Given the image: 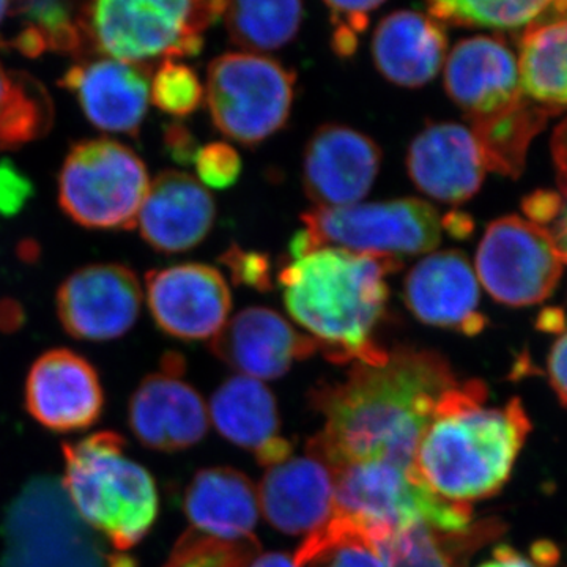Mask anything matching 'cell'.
<instances>
[{
  "label": "cell",
  "mask_w": 567,
  "mask_h": 567,
  "mask_svg": "<svg viewBox=\"0 0 567 567\" xmlns=\"http://www.w3.org/2000/svg\"><path fill=\"white\" fill-rule=\"evenodd\" d=\"M293 563L298 567H386L371 533L342 513L306 536Z\"/></svg>",
  "instance_id": "33"
},
{
  "label": "cell",
  "mask_w": 567,
  "mask_h": 567,
  "mask_svg": "<svg viewBox=\"0 0 567 567\" xmlns=\"http://www.w3.org/2000/svg\"><path fill=\"white\" fill-rule=\"evenodd\" d=\"M522 210L529 223L550 229L558 219L566 216L565 196L554 189H537L522 200Z\"/></svg>",
  "instance_id": "41"
},
{
  "label": "cell",
  "mask_w": 567,
  "mask_h": 567,
  "mask_svg": "<svg viewBox=\"0 0 567 567\" xmlns=\"http://www.w3.org/2000/svg\"><path fill=\"white\" fill-rule=\"evenodd\" d=\"M440 224H442V229H445L447 234L453 235V237L458 238V240L472 235L473 227H475L470 215L462 212L447 213L445 218L440 219Z\"/></svg>",
  "instance_id": "44"
},
{
  "label": "cell",
  "mask_w": 567,
  "mask_h": 567,
  "mask_svg": "<svg viewBox=\"0 0 567 567\" xmlns=\"http://www.w3.org/2000/svg\"><path fill=\"white\" fill-rule=\"evenodd\" d=\"M486 401L481 380L457 383L440 399L417 443V476L450 502L470 505L498 492L532 431L520 399L502 409H488Z\"/></svg>",
  "instance_id": "3"
},
{
  "label": "cell",
  "mask_w": 567,
  "mask_h": 567,
  "mask_svg": "<svg viewBox=\"0 0 567 567\" xmlns=\"http://www.w3.org/2000/svg\"><path fill=\"white\" fill-rule=\"evenodd\" d=\"M145 298L156 327L186 342L215 338L233 309V295L224 275L205 264L148 271Z\"/></svg>",
  "instance_id": "13"
},
{
  "label": "cell",
  "mask_w": 567,
  "mask_h": 567,
  "mask_svg": "<svg viewBox=\"0 0 567 567\" xmlns=\"http://www.w3.org/2000/svg\"><path fill=\"white\" fill-rule=\"evenodd\" d=\"M565 264L566 252L546 227L511 215L488 224L477 246L475 274L498 303L525 308L554 293Z\"/></svg>",
  "instance_id": "11"
},
{
  "label": "cell",
  "mask_w": 567,
  "mask_h": 567,
  "mask_svg": "<svg viewBox=\"0 0 567 567\" xmlns=\"http://www.w3.org/2000/svg\"><path fill=\"white\" fill-rule=\"evenodd\" d=\"M13 13L21 18V32L11 47L28 58L43 52L78 54L84 48L85 33L73 0H13Z\"/></svg>",
  "instance_id": "32"
},
{
  "label": "cell",
  "mask_w": 567,
  "mask_h": 567,
  "mask_svg": "<svg viewBox=\"0 0 567 567\" xmlns=\"http://www.w3.org/2000/svg\"><path fill=\"white\" fill-rule=\"evenodd\" d=\"M440 213L434 205L405 197L346 207H315L301 215L312 251L336 246L368 256H416L442 240Z\"/></svg>",
  "instance_id": "10"
},
{
  "label": "cell",
  "mask_w": 567,
  "mask_h": 567,
  "mask_svg": "<svg viewBox=\"0 0 567 567\" xmlns=\"http://www.w3.org/2000/svg\"><path fill=\"white\" fill-rule=\"evenodd\" d=\"M406 171L417 189L439 203L472 199L486 178V166L472 130L453 122L431 123L406 153Z\"/></svg>",
  "instance_id": "20"
},
{
  "label": "cell",
  "mask_w": 567,
  "mask_h": 567,
  "mask_svg": "<svg viewBox=\"0 0 567 567\" xmlns=\"http://www.w3.org/2000/svg\"><path fill=\"white\" fill-rule=\"evenodd\" d=\"M334 24L333 47L341 55H352L358 35L368 28L369 14L386 0H323Z\"/></svg>",
  "instance_id": "37"
},
{
  "label": "cell",
  "mask_w": 567,
  "mask_h": 567,
  "mask_svg": "<svg viewBox=\"0 0 567 567\" xmlns=\"http://www.w3.org/2000/svg\"><path fill=\"white\" fill-rule=\"evenodd\" d=\"M227 32L241 50L270 52L281 50L300 31L303 20L301 0H227Z\"/></svg>",
  "instance_id": "31"
},
{
  "label": "cell",
  "mask_w": 567,
  "mask_h": 567,
  "mask_svg": "<svg viewBox=\"0 0 567 567\" xmlns=\"http://www.w3.org/2000/svg\"><path fill=\"white\" fill-rule=\"evenodd\" d=\"M480 567H533L529 565L528 559L518 555L517 551H514L513 548L502 546L495 548L494 558L488 559V561L484 563Z\"/></svg>",
  "instance_id": "47"
},
{
  "label": "cell",
  "mask_w": 567,
  "mask_h": 567,
  "mask_svg": "<svg viewBox=\"0 0 567 567\" xmlns=\"http://www.w3.org/2000/svg\"><path fill=\"white\" fill-rule=\"evenodd\" d=\"M200 183L213 189H227L241 174V158L233 145L212 142L200 147L194 158Z\"/></svg>",
  "instance_id": "38"
},
{
  "label": "cell",
  "mask_w": 567,
  "mask_h": 567,
  "mask_svg": "<svg viewBox=\"0 0 567 567\" xmlns=\"http://www.w3.org/2000/svg\"><path fill=\"white\" fill-rule=\"evenodd\" d=\"M215 219V200L203 183L169 169L148 185L136 226L153 251L181 254L203 244Z\"/></svg>",
  "instance_id": "22"
},
{
  "label": "cell",
  "mask_w": 567,
  "mask_h": 567,
  "mask_svg": "<svg viewBox=\"0 0 567 567\" xmlns=\"http://www.w3.org/2000/svg\"><path fill=\"white\" fill-rule=\"evenodd\" d=\"M207 409L219 434L252 451L260 465L268 468L292 456V446L279 436L275 395L260 380L246 375L226 380Z\"/></svg>",
  "instance_id": "24"
},
{
  "label": "cell",
  "mask_w": 567,
  "mask_h": 567,
  "mask_svg": "<svg viewBox=\"0 0 567 567\" xmlns=\"http://www.w3.org/2000/svg\"><path fill=\"white\" fill-rule=\"evenodd\" d=\"M219 260L230 271L235 286L251 287L259 292H268L274 287L270 257L267 254L246 251L240 246L233 245Z\"/></svg>",
  "instance_id": "39"
},
{
  "label": "cell",
  "mask_w": 567,
  "mask_h": 567,
  "mask_svg": "<svg viewBox=\"0 0 567 567\" xmlns=\"http://www.w3.org/2000/svg\"><path fill=\"white\" fill-rule=\"evenodd\" d=\"M25 410L52 432H78L99 423L104 391L99 372L70 349H52L37 358L25 379Z\"/></svg>",
  "instance_id": "15"
},
{
  "label": "cell",
  "mask_w": 567,
  "mask_h": 567,
  "mask_svg": "<svg viewBox=\"0 0 567 567\" xmlns=\"http://www.w3.org/2000/svg\"><path fill=\"white\" fill-rule=\"evenodd\" d=\"M204 87L192 66L164 61L151 80V102L173 117H188L204 102Z\"/></svg>",
  "instance_id": "36"
},
{
  "label": "cell",
  "mask_w": 567,
  "mask_h": 567,
  "mask_svg": "<svg viewBox=\"0 0 567 567\" xmlns=\"http://www.w3.org/2000/svg\"><path fill=\"white\" fill-rule=\"evenodd\" d=\"M11 0H0V24L6 20L7 14L10 13Z\"/></svg>",
  "instance_id": "50"
},
{
  "label": "cell",
  "mask_w": 567,
  "mask_h": 567,
  "mask_svg": "<svg viewBox=\"0 0 567 567\" xmlns=\"http://www.w3.org/2000/svg\"><path fill=\"white\" fill-rule=\"evenodd\" d=\"M24 316L20 306L13 303V301H2L0 303V330L13 331L18 327H21Z\"/></svg>",
  "instance_id": "48"
},
{
  "label": "cell",
  "mask_w": 567,
  "mask_h": 567,
  "mask_svg": "<svg viewBox=\"0 0 567 567\" xmlns=\"http://www.w3.org/2000/svg\"><path fill=\"white\" fill-rule=\"evenodd\" d=\"M151 178L141 156L110 137L71 145L58 182V199L71 221L91 230L136 227Z\"/></svg>",
  "instance_id": "7"
},
{
  "label": "cell",
  "mask_w": 567,
  "mask_h": 567,
  "mask_svg": "<svg viewBox=\"0 0 567 567\" xmlns=\"http://www.w3.org/2000/svg\"><path fill=\"white\" fill-rule=\"evenodd\" d=\"M125 439L103 431L62 446V486L71 505L115 550L136 547L158 517V488L125 454Z\"/></svg>",
  "instance_id": "4"
},
{
  "label": "cell",
  "mask_w": 567,
  "mask_h": 567,
  "mask_svg": "<svg viewBox=\"0 0 567 567\" xmlns=\"http://www.w3.org/2000/svg\"><path fill=\"white\" fill-rule=\"evenodd\" d=\"M333 472L336 513L354 518L369 533L416 524L442 532L472 527V506L434 494L413 465L371 461L342 465Z\"/></svg>",
  "instance_id": "8"
},
{
  "label": "cell",
  "mask_w": 567,
  "mask_h": 567,
  "mask_svg": "<svg viewBox=\"0 0 567 567\" xmlns=\"http://www.w3.org/2000/svg\"><path fill=\"white\" fill-rule=\"evenodd\" d=\"M163 144L166 155L181 166L194 164V158L200 148L192 130L181 122H171L164 126Z\"/></svg>",
  "instance_id": "42"
},
{
  "label": "cell",
  "mask_w": 567,
  "mask_h": 567,
  "mask_svg": "<svg viewBox=\"0 0 567 567\" xmlns=\"http://www.w3.org/2000/svg\"><path fill=\"white\" fill-rule=\"evenodd\" d=\"M204 92L218 132L252 147L289 121L295 74L267 55L229 52L208 66Z\"/></svg>",
  "instance_id": "9"
},
{
  "label": "cell",
  "mask_w": 567,
  "mask_h": 567,
  "mask_svg": "<svg viewBox=\"0 0 567 567\" xmlns=\"http://www.w3.org/2000/svg\"><path fill=\"white\" fill-rule=\"evenodd\" d=\"M566 334H559L557 341L548 352L547 374L548 382L558 395L559 404H566Z\"/></svg>",
  "instance_id": "43"
},
{
  "label": "cell",
  "mask_w": 567,
  "mask_h": 567,
  "mask_svg": "<svg viewBox=\"0 0 567 567\" xmlns=\"http://www.w3.org/2000/svg\"><path fill=\"white\" fill-rule=\"evenodd\" d=\"M406 308L425 324L480 334L487 327L477 311L480 284L468 257L458 249L429 254L406 275Z\"/></svg>",
  "instance_id": "17"
},
{
  "label": "cell",
  "mask_w": 567,
  "mask_h": 567,
  "mask_svg": "<svg viewBox=\"0 0 567 567\" xmlns=\"http://www.w3.org/2000/svg\"><path fill=\"white\" fill-rule=\"evenodd\" d=\"M11 2H13V0H11Z\"/></svg>",
  "instance_id": "51"
},
{
  "label": "cell",
  "mask_w": 567,
  "mask_h": 567,
  "mask_svg": "<svg viewBox=\"0 0 567 567\" xmlns=\"http://www.w3.org/2000/svg\"><path fill=\"white\" fill-rule=\"evenodd\" d=\"M260 513L279 532L311 533L336 513L334 472L308 453L268 466L257 487Z\"/></svg>",
  "instance_id": "23"
},
{
  "label": "cell",
  "mask_w": 567,
  "mask_h": 567,
  "mask_svg": "<svg viewBox=\"0 0 567 567\" xmlns=\"http://www.w3.org/2000/svg\"><path fill=\"white\" fill-rule=\"evenodd\" d=\"M35 186L29 175L9 158L0 159V216L13 218L31 203Z\"/></svg>",
  "instance_id": "40"
},
{
  "label": "cell",
  "mask_w": 567,
  "mask_h": 567,
  "mask_svg": "<svg viewBox=\"0 0 567 567\" xmlns=\"http://www.w3.org/2000/svg\"><path fill=\"white\" fill-rule=\"evenodd\" d=\"M210 350L240 375L271 380L286 374L295 361L311 357L317 344L278 312L248 308L224 324L212 339Z\"/></svg>",
  "instance_id": "21"
},
{
  "label": "cell",
  "mask_w": 567,
  "mask_h": 567,
  "mask_svg": "<svg viewBox=\"0 0 567 567\" xmlns=\"http://www.w3.org/2000/svg\"><path fill=\"white\" fill-rule=\"evenodd\" d=\"M259 548L254 536L224 539L188 528L178 537L163 567H248Z\"/></svg>",
  "instance_id": "35"
},
{
  "label": "cell",
  "mask_w": 567,
  "mask_h": 567,
  "mask_svg": "<svg viewBox=\"0 0 567 567\" xmlns=\"http://www.w3.org/2000/svg\"><path fill=\"white\" fill-rule=\"evenodd\" d=\"M566 40L565 17L537 21L525 29L517 59L522 92L554 115L567 102Z\"/></svg>",
  "instance_id": "29"
},
{
  "label": "cell",
  "mask_w": 567,
  "mask_h": 567,
  "mask_svg": "<svg viewBox=\"0 0 567 567\" xmlns=\"http://www.w3.org/2000/svg\"><path fill=\"white\" fill-rule=\"evenodd\" d=\"M372 55L377 70L399 87H423L445 65L447 35L435 18L402 10L375 29Z\"/></svg>",
  "instance_id": "25"
},
{
  "label": "cell",
  "mask_w": 567,
  "mask_h": 567,
  "mask_svg": "<svg viewBox=\"0 0 567 567\" xmlns=\"http://www.w3.org/2000/svg\"><path fill=\"white\" fill-rule=\"evenodd\" d=\"M248 567H298L293 563V558L287 557L284 554H271L257 555L256 558L249 563Z\"/></svg>",
  "instance_id": "49"
},
{
  "label": "cell",
  "mask_w": 567,
  "mask_h": 567,
  "mask_svg": "<svg viewBox=\"0 0 567 567\" xmlns=\"http://www.w3.org/2000/svg\"><path fill=\"white\" fill-rule=\"evenodd\" d=\"M162 365V371L142 380L130 399L128 425L148 450L175 453L197 445L207 435L210 417L200 394L182 380L181 354H164Z\"/></svg>",
  "instance_id": "14"
},
{
  "label": "cell",
  "mask_w": 567,
  "mask_h": 567,
  "mask_svg": "<svg viewBox=\"0 0 567 567\" xmlns=\"http://www.w3.org/2000/svg\"><path fill=\"white\" fill-rule=\"evenodd\" d=\"M0 567H136L82 520L62 481L32 477L6 507Z\"/></svg>",
  "instance_id": "5"
},
{
  "label": "cell",
  "mask_w": 567,
  "mask_h": 567,
  "mask_svg": "<svg viewBox=\"0 0 567 567\" xmlns=\"http://www.w3.org/2000/svg\"><path fill=\"white\" fill-rule=\"evenodd\" d=\"M382 151L371 137L346 125L320 126L305 151L303 186L316 207H346L371 192Z\"/></svg>",
  "instance_id": "16"
},
{
  "label": "cell",
  "mask_w": 567,
  "mask_h": 567,
  "mask_svg": "<svg viewBox=\"0 0 567 567\" xmlns=\"http://www.w3.org/2000/svg\"><path fill=\"white\" fill-rule=\"evenodd\" d=\"M498 532L492 522L465 532H442L416 524L371 536L386 567H465L475 548Z\"/></svg>",
  "instance_id": "27"
},
{
  "label": "cell",
  "mask_w": 567,
  "mask_h": 567,
  "mask_svg": "<svg viewBox=\"0 0 567 567\" xmlns=\"http://www.w3.org/2000/svg\"><path fill=\"white\" fill-rule=\"evenodd\" d=\"M536 328L543 333H565V312L561 308H547L536 320Z\"/></svg>",
  "instance_id": "46"
},
{
  "label": "cell",
  "mask_w": 567,
  "mask_h": 567,
  "mask_svg": "<svg viewBox=\"0 0 567 567\" xmlns=\"http://www.w3.org/2000/svg\"><path fill=\"white\" fill-rule=\"evenodd\" d=\"M54 106L35 78L7 71L0 63V152L18 151L47 136Z\"/></svg>",
  "instance_id": "30"
},
{
  "label": "cell",
  "mask_w": 567,
  "mask_h": 567,
  "mask_svg": "<svg viewBox=\"0 0 567 567\" xmlns=\"http://www.w3.org/2000/svg\"><path fill=\"white\" fill-rule=\"evenodd\" d=\"M185 513L192 528L224 539L254 536L259 496L249 477L229 466L205 468L186 488Z\"/></svg>",
  "instance_id": "26"
},
{
  "label": "cell",
  "mask_w": 567,
  "mask_h": 567,
  "mask_svg": "<svg viewBox=\"0 0 567 567\" xmlns=\"http://www.w3.org/2000/svg\"><path fill=\"white\" fill-rule=\"evenodd\" d=\"M227 0H89L81 14L85 39L115 61L194 58Z\"/></svg>",
  "instance_id": "6"
},
{
  "label": "cell",
  "mask_w": 567,
  "mask_h": 567,
  "mask_svg": "<svg viewBox=\"0 0 567 567\" xmlns=\"http://www.w3.org/2000/svg\"><path fill=\"white\" fill-rule=\"evenodd\" d=\"M142 303L140 278L122 264L82 267L61 284L55 295L63 330L80 341L122 338L140 319Z\"/></svg>",
  "instance_id": "12"
},
{
  "label": "cell",
  "mask_w": 567,
  "mask_h": 567,
  "mask_svg": "<svg viewBox=\"0 0 567 567\" xmlns=\"http://www.w3.org/2000/svg\"><path fill=\"white\" fill-rule=\"evenodd\" d=\"M551 115L546 107L525 96L506 110L470 122L486 169L514 181L520 178L529 145L544 132Z\"/></svg>",
  "instance_id": "28"
},
{
  "label": "cell",
  "mask_w": 567,
  "mask_h": 567,
  "mask_svg": "<svg viewBox=\"0 0 567 567\" xmlns=\"http://www.w3.org/2000/svg\"><path fill=\"white\" fill-rule=\"evenodd\" d=\"M551 152H554L555 164H557L559 186H561V194L565 196L566 188V123L561 122L554 133V141H551Z\"/></svg>",
  "instance_id": "45"
},
{
  "label": "cell",
  "mask_w": 567,
  "mask_h": 567,
  "mask_svg": "<svg viewBox=\"0 0 567 567\" xmlns=\"http://www.w3.org/2000/svg\"><path fill=\"white\" fill-rule=\"evenodd\" d=\"M443 354L398 347L380 364L352 363L346 379L315 391L323 431L308 453L331 468L358 462L413 465L436 404L457 385Z\"/></svg>",
  "instance_id": "1"
},
{
  "label": "cell",
  "mask_w": 567,
  "mask_h": 567,
  "mask_svg": "<svg viewBox=\"0 0 567 567\" xmlns=\"http://www.w3.org/2000/svg\"><path fill=\"white\" fill-rule=\"evenodd\" d=\"M445 89L470 122L525 99L517 58L505 41L477 35L458 41L446 55Z\"/></svg>",
  "instance_id": "19"
},
{
  "label": "cell",
  "mask_w": 567,
  "mask_h": 567,
  "mask_svg": "<svg viewBox=\"0 0 567 567\" xmlns=\"http://www.w3.org/2000/svg\"><path fill=\"white\" fill-rule=\"evenodd\" d=\"M566 0H427L431 17L457 25L518 31L543 20L548 10L565 11Z\"/></svg>",
  "instance_id": "34"
},
{
  "label": "cell",
  "mask_w": 567,
  "mask_h": 567,
  "mask_svg": "<svg viewBox=\"0 0 567 567\" xmlns=\"http://www.w3.org/2000/svg\"><path fill=\"white\" fill-rule=\"evenodd\" d=\"M151 74L141 63L100 59L71 66L61 85L95 128L137 137L151 103Z\"/></svg>",
  "instance_id": "18"
},
{
  "label": "cell",
  "mask_w": 567,
  "mask_h": 567,
  "mask_svg": "<svg viewBox=\"0 0 567 567\" xmlns=\"http://www.w3.org/2000/svg\"><path fill=\"white\" fill-rule=\"evenodd\" d=\"M399 268L394 257L324 246L284 268V303L328 360L380 364L390 352L375 344L372 333L385 315L386 275Z\"/></svg>",
  "instance_id": "2"
}]
</instances>
